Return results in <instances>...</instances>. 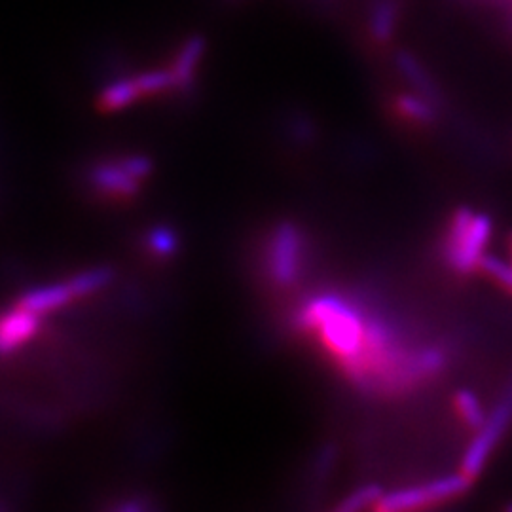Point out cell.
<instances>
[{
    "mask_svg": "<svg viewBox=\"0 0 512 512\" xmlns=\"http://www.w3.org/2000/svg\"><path fill=\"white\" fill-rule=\"evenodd\" d=\"M492 238V220L475 209H458L446 226L444 258L458 274L478 270Z\"/></svg>",
    "mask_w": 512,
    "mask_h": 512,
    "instance_id": "obj_1",
    "label": "cell"
},
{
    "mask_svg": "<svg viewBox=\"0 0 512 512\" xmlns=\"http://www.w3.org/2000/svg\"><path fill=\"white\" fill-rule=\"evenodd\" d=\"M471 482L473 480L469 476H465L459 471L456 475L440 476V478L423 482V484L404 486L395 492L382 494L374 509L384 512L433 509V507H439V505L461 497L467 492Z\"/></svg>",
    "mask_w": 512,
    "mask_h": 512,
    "instance_id": "obj_2",
    "label": "cell"
},
{
    "mask_svg": "<svg viewBox=\"0 0 512 512\" xmlns=\"http://www.w3.org/2000/svg\"><path fill=\"white\" fill-rule=\"evenodd\" d=\"M308 241L291 222L275 228L266 245V272L279 287H293L306 272Z\"/></svg>",
    "mask_w": 512,
    "mask_h": 512,
    "instance_id": "obj_3",
    "label": "cell"
},
{
    "mask_svg": "<svg viewBox=\"0 0 512 512\" xmlns=\"http://www.w3.org/2000/svg\"><path fill=\"white\" fill-rule=\"evenodd\" d=\"M512 423V384L507 393L501 397V401L495 404L490 416L482 423L480 429H476L475 439L467 446L465 456L461 459V473L469 476L471 480L482 473L488 459L494 454L499 440L507 433Z\"/></svg>",
    "mask_w": 512,
    "mask_h": 512,
    "instance_id": "obj_4",
    "label": "cell"
},
{
    "mask_svg": "<svg viewBox=\"0 0 512 512\" xmlns=\"http://www.w3.org/2000/svg\"><path fill=\"white\" fill-rule=\"evenodd\" d=\"M40 315L18 306L16 310L0 315V353H10L27 344L40 327Z\"/></svg>",
    "mask_w": 512,
    "mask_h": 512,
    "instance_id": "obj_5",
    "label": "cell"
},
{
    "mask_svg": "<svg viewBox=\"0 0 512 512\" xmlns=\"http://www.w3.org/2000/svg\"><path fill=\"white\" fill-rule=\"evenodd\" d=\"M92 183L99 192L116 200H129L139 194L141 188V181L129 175L120 162L97 165L93 169Z\"/></svg>",
    "mask_w": 512,
    "mask_h": 512,
    "instance_id": "obj_6",
    "label": "cell"
},
{
    "mask_svg": "<svg viewBox=\"0 0 512 512\" xmlns=\"http://www.w3.org/2000/svg\"><path fill=\"white\" fill-rule=\"evenodd\" d=\"M203 50H205V42L200 37L188 38L179 48V52L175 54L169 65V71L175 80V90L186 92L194 84L198 67L202 63Z\"/></svg>",
    "mask_w": 512,
    "mask_h": 512,
    "instance_id": "obj_7",
    "label": "cell"
},
{
    "mask_svg": "<svg viewBox=\"0 0 512 512\" xmlns=\"http://www.w3.org/2000/svg\"><path fill=\"white\" fill-rule=\"evenodd\" d=\"M76 300L69 283H55V285H48V287H40V289H33L27 294H23L19 298L18 306L25 308V310L35 311L38 315L50 313V311L59 310L67 304H71Z\"/></svg>",
    "mask_w": 512,
    "mask_h": 512,
    "instance_id": "obj_8",
    "label": "cell"
},
{
    "mask_svg": "<svg viewBox=\"0 0 512 512\" xmlns=\"http://www.w3.org/2000/svg\"><path fill=\"white\" fill-rule=\"evenodd\" d=\"M393 107L399 118L414 126H427L435 118L433 103L425 93H401L399 97H395Z\"/></svg>",
    "mask_w": 512,
    "mask_h": 512,
    "instance_id": "obj_9",
    "label": "cell"
},
{
    "mask_svg": "<svg viewBox=\"0 0 512 512\" xmlns=\"http://www.w3.org/2000/svg\"><path fill=\"white\" fill-rule=\"evenodd\" d=\"M141 93L135 86L133 78H122L112 82L107 86L101 95H99V109L105 112H116V110L126 109L131 103L139 101Z\"/></svg>",
    "mask_w": 512,
    "mask_h": 512,
    "instance_id": "obj_10",
    "label": "cell"
},
{
    "mask_svg": "<svg viewBox=\"0 0 512 512\" xmlns=\"http://www.w3.org/2000/svg\"><path fill=\"white\" fill-rule=\"evenodd\" d=\"M454 410L458 414L459 420L463 425L471 427V429H480L482 423L486 421V412H484V404L480 403V399L476 397V393L469 389H461L454 397Z\"/></svg>",
    "mask_w": 512,
    "mask_h": 512,
    "instance_id": "obj_11",
    "label": "cell"
},
{
    "mask_svg": "<svg viewBox=\"0 0 512 512\" xmlns=\"http://www.w3.org/2000/svg\"><path fill=\"white\" fill-rule=\"evenodd\" d=\"M133 80H135L137 90L141 93V99L175 90V80H173V74L169 71V67L137 74V76H133Z\"/></svg>",
    "mask_w": 512,
    "mask_h": 512,
    "instance_id": "obj_12",
    "label": "cell"
},
{
    "mask_svg": "<svg viewBox=\"0 0 512 512\" xmlns=\"http://www.w3.org/2000/svg\"><path fill=\"white\" fill-rule=\"evenodd\" d=\"M112 279V272L107 268H97V270H88L82 274L74 275L67 283L71 287L76 300L86 298L90 294L97 293L105 289Z\"/></svg>",
    "mask_w": 512,
    "mask_h": 512,
    "instance_id": "obj_13",
    "label": "cell"
},
{
    "mask_svg": "<svg viewBox=\"0 0 512 512\" xmlns=\"http://www.w3.org/2000/svg\"><path fill=\"white\" fill-rule=\"evenodd\" d=\"M382 488L380 486H376V484H366V486H361V488H357L355 492H351V494L336 507V511L340 512H357V511H365L368 507H376V503H378V499L382 497Z\"/></svg>",
    "mask_w": 512,
    "mask_h": 512,
    "instance_id": "obj_14",
    "label": "cell"
},
{
    "mask_svg": "<svg viewBox=\"0 0 512 512\" xmlns=\"http://www.w3.org/2000/svg\"><path fill=\"white\" fill-rule=\"evenodd\" d=\"M478 270L488 275L501 289L512 294V262H503L497 256L486 255L480 260Z\"/></svg>",
    "mask_w": 512,
    "mask_h": 512,
    "instance_id": "obj_15",
    "label": "cell"
},
{
    "mask_svg": "<svg viewBox=\"0 0 512 512\" xmlns=\"http://www.w3.org/2000/svg\"><path fill=\"white\" fill-rule=\"evenodd\" d=\"M372 35L376 40L387 42L395 29V8L389 2H382L372 14Z\"/></svg>",
    "mask_w": 512,
    "mask_h": 512,
    "instance_id": "obj_16",
    "label": "cell"
},
{
    "mask_svg": "<svg viewBox=\"0 0 512 512\" xmlns=\"http://www.w3.org/2000/svg\"><path fill=\"white\" fill-rule=\"evenodd\" d=\"M399 65H401V71H403L404 76L414 84V88L418 92L425 93V95L433 93V86H431L429 76H427V73H423V69L414 61V57L403 55L399 59Z\"/></svg>",
    "mask_w": 512,
    "mask_h": 512,
    "instance_id": "obj_17",
    "label": "cell"
},
{
    "mask_svg": "<svg viewBox=\"0 0 512 512\" xmlns=\"http://www.w3.org/2000/svg\"><path fill=\"white\" fill-rule=\"evenodd\" d=\"M148 249L158 256H171L177 249V238L169 228H156L147 238Z\"/></svg>",
    "mask_w": 512,
    "mask_h": 512,
    "instance_id": "obj_18",
    "label": "cell"
},
{
    "mask_svg": "<svg viewBox=\"0 0 512 512\" xmlns=\"http://www.w3.org/2000/svg\"><path fill=\"white\" fill-rule=\"evenodd\" d=\"M120 164L124 165V169L128 171L129 175H133L139 181L147 179L150 171H152V164L143 156H129V158L120 160Z\"/></svg>",
    "mask_w": 512,
    "mask_h": 512,
    "instance_id": "obj_19",
    "label": "cell"
},
{
    "mask_svg": "<svg viewBox=\"0 0 512 512\" xmlns=\"http://www.w3.org/2000/svg\"><path fill=\"white\" fill-rule=\"evenodd\" d=\"M509 249H511V262H512V234H511V241H509Z\"/></svg>",
    "mask_w": 512,
    "mask_h": 512,
    "instance_id": "obj_20",
    "label": "cell"
}]
</instances>
